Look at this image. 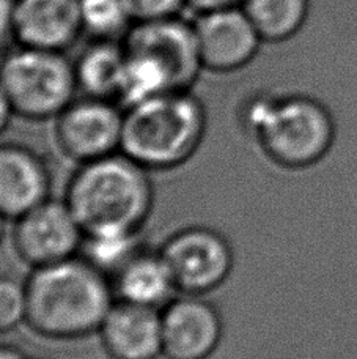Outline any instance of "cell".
<instances>
[{
  "label": "cell",
  "instance_id": "1",
  "mask_svg": "<svg viewBox=\"0 0 357 359\" xmlns=\"http://www.w3.org/2000/svg\"><path fill=\"white\" fill-rule=\"evenodd\" d=\"M238 120L261 153L285 170L315 168L335 145L334 114L323 101L305 93H253L242 102Z\"/></svg>",
  "mask_w": 357,
  "mask_h": 359
},
{
  "label": "cell",
  "instance_id": "2",
  "mask_svg": "<svg viewBox=\"0 0 357 359\" xmlns=\"http://www.w3.org/2000/svg\"><path fill=\"white\" fill-rule=\"evenodd\" d=\"M25 288V325L50 341H78L94 334L115 303L111 279L79 255L31 269Z\"/></svg>",
  "mask_w": 357,
  "mask_h": 359
},
{
  "label": "cell",
  "instance_id": "3",
  "mask_svg": "<svg viewBox=\"0 0 357 359\" xmlns=\"http://www.w3.org/2000/svg\"><path fill=\"white\" fill-rule=\"evenodd\" d=\"M208 114L190 90L169 92L125 109L121 151L146 170L169 172L195 156Z\"/></svg>",
  "mask_w": 357,
  "mask_h": 359
},
{
  "label": "cell",
  "instance_id": "4",
  "mask_svg": "<svg viewBox=\"0 0 357 359\" xmlns=\"http://www.w3.org/2000/svg\"><path fill=\"white\" fill-rule=\"evenodd\" d=\"M65 202L82 229L118 227L142 232L155 207L151 172L123 151L78 164Z\"/></svg>",
  "mask_w": 357,
  "mask_h": 359
},
{
  "label": "cell",
  "instance_id": "5",
  "mask_svg": "<svg viewBox=\"0 0 357 359\" xmlns=\"http://www.w3.org/2000/svg\"><path fill=\"white\" fill-rule=\"evenodd\" d=\"M0 84L15 115L35 121L54 120L79 92L74 62L65 53L29 46L5 53Z\"/></svg>",
  "mask_w": 357,
  "mask_h": 359
},
{
  "label": "cell",
  "instance_id": "6",
  "mask_svg": "<svg viewBox=\"0 0 357 359\" xmlns=\"http://www.w3.org/2000/svg\"><path fill=\"white\" fill-rule=\"evenodd\" d=\"M159 249L174 276L178 293L206 297L225 284L234 268L230 241L211 227H183Z\"/></svg>",
  "mask_w": 357,
  "mask_h": 359
},
{
  "label": "cell",
  "instance_id": "7",
  "mask_svg": "<svg viewBox=\"0 0 357 359\" xmlns=\"http://www.w3.org/2000/svg\"><path fill=\"white\" fill-rule=\"evenodd\" d=\"M125 109L117 101L82 96L54 118V139L62 155L84 164L121 151Z\"/></svg>",
  "mask_w": 357,
  "mask_h": 359
},
{
  "label": "cell",
  "instance_id": "8",
  "mask_svg": "<svg viewBox=\"0 0 357 359\" xmlns=\"http://www.w3.org/2000/svg\"><path fill=\"white\" fill-rule=\"evenodd\" d=\"M82 238L84 229L65 198L54 197L15 219L11 233L18 257L31 269L79 255Z\"/></svg>",
  "mask_w": 357,
  "mask_h": 359
},
{
  "label": "cell",
  "instance_id": "9",
  "mask_svg": "<svg viewBox=\"0 0 357 359\" xmlns=\"http://www.w3.org/2000/svg\"><path fill=\"white\" fill-rule=\"evenodd\" d=\"M121 43L127 53L156 62L175 90H190L203 72L194 25L180 16L134 22Z\"/></svg>",
  "mask_w": 357,
  "mask_h": 359
},
{
  "label": "cell",
  "instance_id": "10",
  "mask_svg": "<svg viewBox=\"0 0 357 359\" xmlns=\"http://www.w3.org/2000/svg\"><path fill=\"white\" fill-rule=\"evenodd\" d=\"M161 330L164 359H209L224 337L218 307L199 294H176L161 309Z\"/></svg>",
  "mask_w": 357,
  "mask_h": 359
},
{
  "label": "cell",
  "instance_id": "11",
  "mask_svg": "<svg viewBox=\"0 0 357 359\" xmlns=\"http://www.w3.org/2000/svg\"><path fill=\"white\" fill-rule=\"evenodd\" d=\"M203 69L233 73L251 63L263 40L241 6L197 15L192 22Z\"/></svg>",
  "mask_w": 357,
  "mask_h": 359
},
{
  "label": "cell",
  "instance_id": "12",
  "mask_svg": "<svg viewBox=\"0 0 357 359\" xmlns=\"http://www.w3.org/2000/svg\"><path fill=\"white\" fill-rule=\"evenodd\" d=\"M52 175L41 155L22 144H0V213L18 219L50 197Z\"/></svg>",
  "mask_w": 357,
  "mask_h": 359
},
{
  "label": "cell",
  "instance_id": "13",
  "mask_svg": "<svg viewBox=\"0 0 357 359\" xmlns=\"http://www.w3.org/2000/svg\"><path fill=\"white\" fill-rule=\"evenodd\" d=\"M82 34L80 0H15L19 46L65 53Z\"/></svg>",
  "mask_w": 357,
  "mask_h": 359
},
{
  "label": "cell",
  "instance_id": "14",
  "mask_svg": "<svg viewBox=\"0 0 357 359\" xmlns=\"http://www.w3.org/2000/svg\"><path fill=\"white\" fill-rule=\"evenodd\" d=\"M97 334L109 359H161V311L115 299Z\"/></svg>",
  "mask_w": 357,
  "mask_h": 359
},
{
  "label": "cell",
  "instance_id": "15",
  "mask_svg": "<svg viewBox=\"0 0 357 359\" xmlns=\"http://www.w3.org/2000/svg\"><path fill=\"white\" fill-rule=\"evenodd\" d=\"M115 299L161 311L178 293L161 249L142 246L112 276Z\"/></svg>",
  "mask_w": 357,
  "mask_h": 359
},
{
  "label": "cell",
  "instance_id": "16",
  "mask_svg": "<svg viewBox=\"0 0 357 359\" xmlns=\"http://www.w3.org/2000/svg\"><path fill=\"white\" fill-rule=\"evenodd\" d=\"M126 65V50L121 41L93 40L74 62L78 90L84 96L118 102Z\"/></svg>",
  "mask_w": 357,
  "mask_h": 359
},
{
  "label": "cell",
  "instance_id": "17",
  "mask_svg": "<svg viewBox=\"0 0 357 359\" xmlns=\"http://www.w3.org/2000/svg\"><path fill=\"white\" fill-rule=\"evenodd\" d=\"M263 43H284L307 22L310 0H244L241 5Z\"/></svg>",
  "mask_w": 357,
  "mask_h": 359
},
{
  "label": "cell",
  "instance_id": "18",
  "mask_svg": "<svg viewBox=\"0 0 357 359\" xmlns=\"http://www.w3.org/2000/svg\"><path fill=\"white\" fill-rule=\"evenodd\" d=\"M139 230L104 227L85 230L79 257L112 279L118 269L142 248Z\"/></svg>",
  "mask_w": 357,
  "mask_h": 359
},
{
  "label": "cell",
  "instance_id": "19",
  "mask_svg": "<svg viewBox=\"0 0 357 359\" xmlns=\"http://www.w3.org/2000/svg\"><path fill=\"white\" fill-rule=\"evenodd\" d=\"M80 16L84 34L93 40L120 41L134 24L125 0H80Z\"/></svg>",
  "mask_w": 357,
  "mask_h": 359
},
{
  "label": "cell",
  "instance_id": "20",
  "mask_svg": "<svg viewBox=\"0 0 357 359\" xmlns=\"http://www.w3.org/2000/svg\"><path fill=\"white\" fill-rule=\"evenodd\" d=\"M27 320L25 280L0 274V332H10Z\"/></svg>",
  "mask_w": 357,
  "mask_h": 359
},
{
  "label": "cell",
  "instance_id": "21",
  "mask_svg": "<svg viewBox=\"0 0 357 359\" xmlns=\"http://www.w3.org/2000/svg\"><path fill=\"white\" fill-rule=\"evenodd\" d=\"M134 22L180 16L188 8V0H125Z\"/></svg>",
  "mask_w": 357,
  "mask_h": 359
},
{
  "label": "cell",
  "instance_id": "22",
  "mask_svg": "<svg viewBox=\"0 0 357 359\" xmlns=\"http://www.w3.org/2000/svg\"><path fill=\"white\" fill-rule=\"evenodd\" d=\"M15 40V0H0V53Z\"/></svg>",
  "mask_w": 357,
  "mask_h": 359
},
{
  "label": "cell",
  "instance_id": "23",
  "mask_svg": "<svg viewBox=\"0 0 357 359\" xmlns=\"http://www.w3.org/2000/svg\"><path fill=\"white\" fill-rule=\"evenodd\" d=\"M244 0H188V8L195 11V15L200 13L232 8V6H241Z\"/></svg>",
  "mask_w": 357,
  "mask_h": 359
},
{
  "label": "cell",
  "instance_id": "24",
  "mask_svg": "<svg viewBox=\"0 0 357 359\" xmlns=\"http://www.w3.org/2000/svg\"><path fill=\"white\" fill-rule=\"evenodd\" d=\"M13 117H15V111H13L8 96H6L2 84H0V136L6 131Z\"/></svg>",
  "mask_w": 357,
  "mask_h": 359
},
{
  "label": "cell",
  "instance_id": "25",
  "mask_svg": "<svg viewBox=\"0 0 357 359\" xmlns=\"http://www.w3.org/2000/svg\"><path fill=\"white\" fill-rule=\"evenodd\" d=\"M0 359H30L22 350L13 345H0Z\"/></svg>",
  "mask_w": 357,
  "mask_h": 359
},
{
  "label": "cell",
  "instance_id": "26",
  "mask_svg": "<svg viewBox=\"0 0 357 359\" xmlns=\"http://www.w3.org/2000/svg\"><path fill=\"white\" fill-rule=\"evenodd\" d=\"M5 222H6V217L0 213V245H2V241L5 238Z\"/></svg>",
  "mask_w": 357,
  "mask_h": 359
},
{
  "label": "cell",
  "instance_id": "27",
  "mask_svg": "<svg viewBox=\"0 0 357 359\" xmlns=\"http://www.w3.org/2000/svg\"><path fill=\"white\" fill-rule=\"evenodd\" d=\"M30 359H43V358H30Z\"/></svg>",
  "mask_w": 357,
  "mask_h": 359
}]
</instances>
